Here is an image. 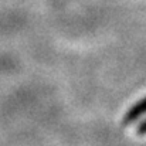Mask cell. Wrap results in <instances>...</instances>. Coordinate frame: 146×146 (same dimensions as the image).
<instances>
[{
  "label": "cell",
  "instance_id": "obj_1",
  "mask_svg": "<svg viewBox=\"0 0 146 146\" xmlns=\"http://www.w3.org/2000/svg\"><path fill=\"white\" fill-rule=\"evenodd\" d=\"M143 115H146V97L142 98V99H139L135 105H132V106L126 111V113L123 115L121 123H122V126H128V125L133 123L135 121L141 119Z\"/></svg>",
  "mask_w": 146,
  "mask_h": 146
},
{
  "label": "cell",
  "instance_id": "obj_2",
  "mask_svg": "<svg viewBox=\"0 0 146 146\" xmlns=\"http://www.w3.org/2000/svg\"><path fill=\"white\" fill-rule=\"evenodd\" d=\"M136 135H139V136L146 135V118L138 125V128H136Z\"/></svg>",
  "mask_w": 146,
  "mask_h": 146
}]
</instances>
